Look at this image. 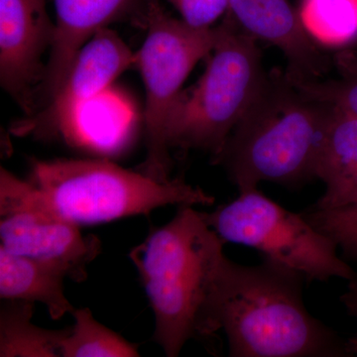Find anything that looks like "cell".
<instances>
[{"label":"cell","instance_id":"1","mask_svg":"<svg viewBox=\"0 0 357 357\" xmlns=\"http://www.w3.org/2000/svg\"><path fill=\"white\" fill-rule=\"evenodd\" d=\"M225 241L194 206L150 230L129 251L154 314L153 340L168 357L180 356L190 340L220 331L217 304L229 258Z\"/></svg>","mask_w":357,"mask_h":357},{"label":"cell","instance_id":"2","mask_svg":"<svg viewBox=\"0 0 357 357\" xmlns=\"http://www.w3.org/2000/svg\"><path fill=\"white\" fill-rule=\"evenodd\" d=\"M304 282L302 275L266 258L253 266L229 259L215 312L229 356H351L347 342L307 312Z\"/></svg>","mask_w":357,"mask_h":357},{"label":"cell","instance_id":"3","mask_svg":"<svg viewBox=\"0 0 357 357\" xmlns=\"http://www.w3.org/2000/svg\"><path fill=\"white\" fill-rule=\"evenodd\" d=\"M333 107L312 100L287 75L271 74L213 163L239 192L261 182L298 187L316 178Z\"/></svg>","mask_w":357,"mask_h":357},{"label":"cell","instance_id":"4","mask_svg":"<svg viewBox=\"0 0 357 357\" xmlns=\"http://www.w3.org/2000/svg\"><path fill=\"white\" fill-rule=\"evenodd\" d=\"M29 182L50 210L79 227L147 215L170 204L215 203L183 178L155 180L107 158L34 160Z\"/></svg>","mask_w":357,"mask_h":357},{"label":"cell","instance_id":"5","mask_svg":"<svg viewBox=\"0 0 357 357\" xmlns=\"http://www.w3.org/2000/svg\"><path fill=\"white\" fill-rule=\"evenodd\" d=\"M217 28V40L198 83L174 105L167 141L170 149L203 150L215 160L230 134L261 93L268 76L256 38L230 14Z\"/></svg>","mask_w":357,"mask_h":357},{"label":"cell","instance_id":"6","mask_svg":"<svg viewBox=\"0 0 357 357\" xmlns=\"http://www.w3.org/2000/svg\"><path fill=\"white\" fill-rule=\"evenodd\" d=\"M202 215L225 243L255 248L263 258L290 268L307 282L351 281L357 276L337 255L332 238L303 213L283 208L257 188L239 192L234 201Z\"/></svg>","mask_w":357,"mask_h":357},{"label":"cell","instance_id":"7","mask_svg":"<svg viewBox=\"0 0 357 357\" xmlns=\"http://www.w3.org/2000/svg\"><path fill=\"white\" fill-rule=\"evenodd\" d=\"M147 35L135 53L146 93L145 145L146 156L140 172L158 181L171 180V149L167 141L169 117L183 84L202 59L210 55L217 28H195L165 13L157 0L148 4Z\"/></svg>","mask_w":357,"mask_h":357},{"label":"cell","instance_id":"8","mask_svg":"<svg viewBox=\"0 0 357 357\" xmlns=\"http://www.w3.org/2000/svg\"><path fill=\"white\" fill-rule=\"evenodd\" d=\"M0 248L62 270L82 283L88 267L102 251L95 234L84 236L79 225L65 220L42 201L29 181L0 171Z\"/></svg>","mask_w":357,"mask_h":357},{"label":"cell","instance_id":"9","mask_svg":"<svg viewBox=\"0 0 357 357\" xmlns=\"http://www.w3.org/2000/svg\"><path fill=\"white\" fill-rule=\"evenodd\" d=\"M134 65L135 53L116 32L109 27L98 30L82 47L58 93L43 109L20 122L14 132L74 143L79 109Z\"/></svg>","mask_w":357,"mask_h":357},{"label":"cell","instance_id":"10","mask_svg":"<svg viewBox=\"0 0 357 357\" xmlns=\"http://www.w3.org/2000/svg\"><path fill=\"white\" fill-rule=\"evenodd\" d=\"M54 33L45 0H0V83L27 116L36 112Z\"/></svg>","mask_w":357,"mask_h":357},{"label":"cell","instance_id":"11","mask_svg":"<svg viewBox=\"0 0 357 357\" xmlns=\"http://www.w3.org/2000/svg\"><path fill=\"white\" fill-rule=\"evenodd\" d=\"M227 13L244 31L283 52L292 81L317 79L326 70L325 57L287 0H229Z\"/></svg>","mask_w":357,"mask_h":357},{"label":"cell","instance_id":"12","mask_svg":"<svg viewBox=\"0 0 357 357\" xmlns=\"http://www.w3.org/2000/svg\"><path fill=\"white\" fill-rule=\"evenodd\" d=\"M132 2L133 0H54L55 33L38 91L37 112L43 109L63 86L82 47L98 30L123 16Z\"/></svg>","mask_w":357,"mask_h":357},{"label":"cell","instance_id":"13","mask_svg":"<svg viewBox=\"0 0 357 357\" xmlns=\"http://www.w3.org/2000/svg\"><path fill=\"white\" fill-rule=\"evenodd\" d=\"M316 178L325 183L326 191L312 208L333 210L357 204V117L335 107L326 128Z\"/></svg>","mask_w":357,"mask_h":357},{"label":"cell","instance_id":"14","mask_svg":"<svg viewBox=\"0 0 357 357\" xmlns=\"http://www.w3.org/2000/svg\"><path fill=\"white\" fill-rule=\"evenodd\" d=\"M62 270L0 248V298L41 303L53 319L72 314L75 307L65 294Z\"/></svg>","mask_w":357,"mask_h":357},{"label":"cell","instance_id":"15","mask_svg":"<svg viewBox=\"0 0 357 357\" xmlns=\"http://www.w3.org/2000/svg\"><path fill=\"white\" fill-rule=\"evenodd\" d=\"M34 303L4 301L0 307V357H62L69 328L47 330L32 323Z\"/></svg>","mask_w":357,"mask_h":357},{"label":"cell","instance_id":"16","mask_svg":"<svg viewBox=\"0 0 357 357\" xmlns=\"http://www.w3.org/2000/svg\"><path fill=\"white\" fill-rule=\"evenodd\" d=\"M298 16L316 44L342 47L357 40V0H302Z\"/></svg>","mask_w":357,"mask_h":357},{"label":"cell","instance_id":"17","mask_svg":"<svg viewBox=\"0 0 357 357\" xmlns=\"http://www.w3.org/2000/svg\"><path fill=\"white\" fill-rule=\"evenodd\" d=\"M62 342V357H136L137 347L96 321L88 307L75 310Z\"/></svg>","mask_w":357,"mask_h":357},{"label":"cell","instance_id":"18","mask_svg":"<svg viewBox=\"0 0 357 357\" xmlns=\"http://www.w3.org/2000/svg\"><path fill=\"white\" fill-rule=\"evenodd\" d=\"M302 213L317 229L335 241L345 259L357 260V204L333 210L311 206Z\"/></svg>","mask_w":357,"mask_h":357},{"label":"cell","instance_id":"19","mask_svg":"<svg viewBox=\"0 0 357 357\" xmlns=\"http://www.w3.org/2000/svg\"><path fill=\"white\" fill-rule=\"evenodd\" d=\"M312 100L328 103L357 117V70H344L337 79L328 81H292Z\"/></svg>","mask_w":357,"mask_h":357},{"label":"cell","instance_id":"20","mask_svg":"<svg viewBox=\"0 0 357 357\" xmlns=\"http://www.w3.org/2000/svg\"><path fill=\"white\" fill-rule=\"evenodd\" d=\"M182 20L195 28H211V25L229 10V0H169Z\"/></svg>","mask_w":357,"mask_h":357},{"label":"cell","instance_id":"21","mask_svg":"<svg viewBox=\"0 0 357 357\" xmlns=\"http://www.w3.org/2000/svg\"><path fill=\"white\" fill-rule=\"evenodd\" d=\"M349 282L347 292L340 297V301L349 314L356 318L357 321V276ZM347 347L349 356H357V332L354 337L347 340Z\"/></svg>","mask_w":357,"mask_h":357}]
</instances>
